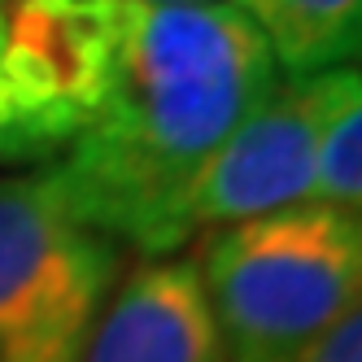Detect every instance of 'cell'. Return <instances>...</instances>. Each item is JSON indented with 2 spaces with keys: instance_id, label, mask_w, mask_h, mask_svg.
Wrapping results in <instances>:
<instances>
[{
  "instance_id": "cell-1",
  "label": "cell",
  "mask_w": 362,
  "mask_h": 362,
  "mask_svg": "<svg viewBox=\"0 0 362 362\" xmlns=\"http://www.w3.org/2000/svg\"><path fill=\"white\" fill-rule=\"evenodd\" d=\"M279 70L231 0H118V40L83 132L44 170L70 214L140 262L188 236V192Z\"/></svg>"
},
{
  "instance_id": "cell-7",
  "label": "cell",
  "mask_w": 362,
  "mask_h": 362,
  "mask_svg": "<svg viewBox=\"0 0 362 362\" xmlns=\"http://www.w3.org/2000/svg\"><path fill=\"white\" fill-rule=\"evenodd\" d=\"M62 158V140L44 122L40 105L31 100L27 83L9 57L5 35V5H0V162L5 166H48Z\"/></svg>"
},
{
  "instance_id": "cell-3",
  "label": "cell",
  "mask_w": 362,
  "mask_h": 362,
  "mask_svg": "<svg viewBox=\"0 0 362 362\" xmlns=\"http://www.w3.org/2000/svg\"><path fill=\"white\" fill-rule=\"evenodd\" d=\"M127 253L79 223L48 170L0 179V362H83Z\"/></svg>"
},
{
  "instance_id": "cell-5",
  "label": "cell",
  "mask_w": 362,
  "mask_h": 362,
  "mask_svg": "<svg viewBox=\"0 0 362 362\" xmlns=\"http://www.w3.org/2000/svg\"><path fill=\"white\" fill-rule=\"evenodd\" d=\"M83 362H227L197 267L184 257L136 262L114 288Z\"/></svg>"
},
{
  "instance_id": "cell-4",
  "label": "cell",
  "mask_w": 362,
  "mask_h": 362,
  "mask_svg": "<svg viewBox=\"0 0 362 362\" xmlns=\"http://www.w3.org/2000/svg\"><path fill=\"white\" fill-rule=\"evenodd\" d=\"M358 70L279 79L236 132L223 140L188 192V236H205L315 197L319 153L332 122L354 100Z\"/></svg>"
},
{
  "instance_id": "cell-6",
  "label": "cell",
  "mask_w": 362,
  "mask_h": 362,
  "mask_svg": "<svg viewBox=\"0 0 362 362\" xmlns=\"http://www.w3.org/2000/svg\"><path fill=\"white\" fill-rule=\"evenodd\" d=\"M262 35L279 79L362 62V0H231Z\"/></svg>"
},
{
  "instance_id": "cell-10",
  "label": "cell",
  "mask_w": 362,
  "mask_h": 362,
  "mask_svg": "<svg viewBox=\"0 0 362 362\" xmlns=\"http://www.w3.org/2000/svg\"><path fill=\"white\" fill-rule=\"evenodd\" d=\"M153 5H205V0H153Z\"/></svg>"
},
{
  "instance_id": "cell-11",
  "label": "cell",
  "mask_w": 362,
  "mask_h": 362,
  "mask_svg": "<svg viewBox=\"0 0 362 362\" xmlns=\"http://www.w3.org/2000/svg\"><path fill=\"white\" fill-rule=\"evenodd\" d=\"M0 5H5V0H0Z\"/></svg>"
},
{
  "instance_id": "cell-2",
  "label": "cell",
  "mask_w": 362,
  "mask_h": 362,
  "mask_svg": "<svg viewBox=\"0 0 362 362\" xmlns=\"http://www.w3.org/2000/svg\"><path fill=\"white\" fill-rule=\"evenodd\" d=\"M192 267L227 362H305L362 305V210L284 205L205 231Z\"/></svg>"
},
{
  "instance_id": "cell-8",
  "label": "cell",
  "mask_w": 362,
  "mask_h": 362,
  "mask_svg": "<svg viewBox=\"0 0 362 362\" xmlns=\"http://www.w3.org/2000/svg\"><path fill=\"white\" fill-rule=\"evenodd\" d=\"M310 201L362 210V83L323 140L319 170H315V197Z\"/></svg>"
},
{
  "instance_id": "cell-9",
  "label": "cell",
  "mask_w": 362,
  "mask_h": 362,
  "mask_svg": "<svg viewBox=\"0 0 362 362\" xmlns=\"http://www.w3.org/2000/svg\"><path fill=\"white\" fill-rule=\"evenodd\" d=\"M305 362H362V305L336 327Z\"/></svg>"
}]
</instances>
